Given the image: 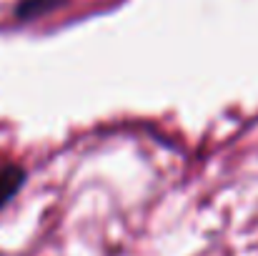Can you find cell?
<instances>
[{
    "label": "cell",
    "instance_id": "cell-1",
    "mask_svg": "<svg viewBox=\"0 0 258 256\" xmlns=\"http://www.w3.org/2000/svg\"><path fill=\"white\" fill-rule=\"evenodd\" d=\"M25 183V171L15 164L0 166V209L20 191V186Z\"/></svg>",
    "mask_w": 258,
    "mask_h": 256
},
{
    "label": "cell",
    "instance_id": "cell-2",
    "mask_svg": "<svg viewBox=\"0 0 258 256\" xmlns=\"http://www.w3.org/2000/svg\"><path fill=\"white\" fill-rule=\"evenodd\" d=\"M60 3H63V0H18L13 15H15L18 20H35V18H40V15L55 10Z\"/></svg>",
    "mask_w": 258,
    "mask_h": 256
}]
</instances>
